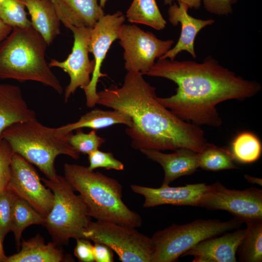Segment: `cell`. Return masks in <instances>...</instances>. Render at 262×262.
Returning <instances> with one entry per match:
<instances>
[{
    "mask_svg": "<svg viewBox=\"0 0 262 262\" xmlns=\"http://www.w3.org/2000/svg\"><path fill=\"white\" fill-rule=\"evenodd\" d=\"M146 75L176 83V94L157 97L158 101L180 119L198 126H220L218 104L230 99L245 100L262 89L259 82L237 75L211 56L202 63L158 59Z\"/></svg>",
    "mask_w": 262,
    "mask_h": 262,
    "instance_id": "6da1fadb",
    "label": "cell"
},
{
    "mask_svg": "<svg viewBox=\"0 0 262 262\" xmlns=\"http://www.w3.org/2000/svg\"><path fill=\"white\" fill-rule=\"evenodd\" d=\"M143 76L127 72L121 86L112 85L97 92V104L131 117L132 125L125 132L135 149L174 150L184 147L201 152L207 143L203 131L180 119L160 103L156 88Z\"/></svg>",
    "mask_w": 262,
    "mask_h": 262,
    "instance_id": "7a4b0ae2",
    "label": "cell"
},
{
    "mask_svg": "<svg viewBox=\"0 0 262 262\" xmlns=\"http://www.w3.org/2000/svg\"><path fill=\"white\" fill-rule=\"evenodd\" d=\"M64 173L82 199L89 217L134 228L141 226V216L122 200V186L116 180L77 164L66 163Z\"/></svg>",
    "mask_w": 262,
    "mask_h": 262,
    "instance_id": "3957f363",
    "label": "cell"
},
{
    "mask_svg": "<svg viewBox=\"0 0 262 262\" xmlns=\"http://www.w3.org/2000/svg\"><path fill=\"white\" fill-rule=\"evenodd\" d=\"M47 46L32 26L13 28L0 46V79L39 82L62 94L63 87L46 60Z\"/></svg>",
    "mask_w": 262,
    "mask_h": 262,
    "instance_id": "277c9868",
    "label": "cell"
},
{
    "mask_svg": "<svg viewBox=\"0 0 262 262\" xmlns=\"http://www.w3.org/2000/svg\"><path fill=\"white\" fill-rule=\"evenodd\" d=\"M70 133L63 135L57 128L44 126L35 119L13 124L3 131L1 139L8 142L14 153L36 165L48 179L54 180L58 175L54 166L58 156L66 155L75 160L80 157V153L69 142Z\"/></svg>",
    "mask_w": 262,
    "mask_h": 262,
    "instance_id": "5b68a950",
    "label": "cell"
},
{
    "mask_svg": "<svg viewBox=\"0 0 262 262\" xmlns=\"http://www.w3.org/2000/svg\"><path fill=\"white\" fill-rule=\"evenodd\" d=\"M54 195L52 207L45 217L44 226L56 245H66L71 238H82L90 221L87 208L80 195L64 176L51 180L41 178Z\"/></svg>",
    "mask_w": 262,
    "mask_h": 262,
    "instance_id": "8992f818",
    "label": "cell"
},
{
    "mask_svg": "<svg viewBox=\"0 0 262 262\" xmlns=\"http://www.w3.org/2000/svg\"><path fill=\"white\" fill-rule=\"evenodd\" d=\"M243 222L234 218L227 221L197 219L183 225L173 224L154 233V250L151 262H174L206 239L240 228Z\"/></svg>",
    "mask_w": 262,
    "mask_h": 262,
    "instance_id": "52a82bcc",
    "label": "cell"
},
{
    "mask_svg": "<svg viewBox=\"0 0 262 262\" xmlns=\"http://www.w3.org/2000/svg\"><path fill=\"white\" fill-rule=\"evenodd\" d=\"M135 228L113 222L90 220L82 238L106 245L122 262H151L154 250L152 239Z\"/></svg>",
    "mask_w": 262,
    "mask_h": 262,
    "instance_id": "ba28073f",
    "label": "cell"
},
{
    "mask_svg": "<svg viewBox=\"0 0 262 262\" xmlns=\"http://www.w3.org/2000/svg\"><path fill=\"white\" fill-rule=\"evenodd\" d=\"M118 39L124 49V67L129 71L146 74L153 66L157 59L166 53L174 40H163L152 33L145 32L135 25L123 24Z\"/></svg>",
    "mask_w": 262,
    "mask_h": 262,
    "instance_id": "9c48e42d",
    "label": "cell"
},
{
    "mask_svg": "<svg viewBox=\"0 0 262 262\" xmlns=\"http://www.w3.org/2000/svg\"><path fill=\"white\" fill-rule=\"evenodd\" d=\"M199 207L226 211L245 223L262 220V190L254 187L229 189L217 181L209 185Z\"/></svg>",
    "mask_w": 262,
    "mask_h": 262,
    "instance_id": "30bf717a",
    "label": "cell"
},
{
    "mask_svg": "<svg viewBox=\"0 0 262 262\" xmlns=\"http://www.w3.org/2000/svg\"><path fill=\"white\" fill-rule=\"evenodd\" d=\"M11 167V176L7 189L25 200L46 217L53 204L52 191L41 182L32 164L19 154L13 153Z\"/></svg>",
    "mask_w": 262,
    "mask_h": 262,
    "instance_id": "8fae6325",
    "label": "cell"
},
{
    "mask_svg": "<svg viewBox=\"0 0 262 262\" xmlns=\"http://www.w3.org/2000/svg\"><path fill=\"white\" fill-rule=\"evenodd\" d=\"M126 18L125 15L119 11L112 14H105L92 28L89 51L94 56L95 67L89 84L83 89L86 106L89 108H93L97 104V84L99 78L105 76L101 72L102 64L111 46L118 39L119 30Z\"/></svg>",
    "mask_w": 262,
    "mask_h": 262,
    "instance_id": "7c38bea8",
    "label": "cell"
},
{
    "mask_svg": "<svg viewBox=\"0 0 262 262\" xmlns=\"http://www.w3.org/2000/svg\"><path fill=\"white\" fill-rule=\"evenodd\" d=\"M92 28H74V42L71 53L63 61L51 59L49 66L62 69L70 77V82L65 90V101L67 102L71 95L80 87L84 89L89 84L94 67V60L89 58V43Z\"/></svg>",
    "mask_w": 262,
    "mask_h": 262,
    "instance_id": "4fadbf2b",
    "label": "cell"
},
{
    "mask_svg": "<svg viewBox=\"0 0 262 262\" xmlns=\"http://www.w3.org/2000/svg\"><path fill=\"white\" fill-rule=\"evenodd\" d=\"M130 187L134 193L144 196V208L165 204L199 207L209 185L199 183L172 187L162 184L159 188H152L132 184Z\"/></svg>",
    "mask_w": 262,
    "mask_h": 262,
    "instance_id": "5bb4252c",
    "label": "cell"
},
{
    "mask_svg": "<svg viewBox=\"0 0 262 262\" xmlns=\"http://www.w3.org/2000/svg\"><path fill=\"white\" fill-rule=\"evenodd\" d=\"M246 232V229H239L206 239L182 256H192L193 262H236L237 250Z\"/></svg>",
    "mask_w": 262,
    "mask_h": 262,
    "instance_id": "9a60e30c",
    "label": "cell"
},
{
    "mask_svg": "<svg viewBox=\"0 0 262 262\" xmlns=\"http://www.w3.org/2000/svg\"><path fill=\"white\" fill-rule=\"evenodd\" d=\"M189 8L179 2L170 5L168 9V20L173 26L180 24L181 32L175 46L158 59H167L173 61L182 51H186L193 58L196 57L195 50V41L198 33L204 28L212 25L215 21L212 19L196 18L188 13Z\"/></svg>",
    "mask_w": 262,
    "mask_h": 262,
    "instance_id": "2e32d148",
    "label": "cell"
},
{
    "mask_svg": "<svg viewBox=\"0 0 262 262\" xmlns=\"http://www.w3.org/2000/svg\"><path fill=\"white\" fill-rule=\"evenodd\" d=\"M140 151L162 166L164 172L163 184L169 185L180 177L193 174L199 168L198 152L187 148H179L171 153L151 149Z\"/></svg>",
    "mask_w": 262,
    "mask_h": 262,
    "instance_id": "e0dca14e",
    "label": "cell"
},
{
    "mask_svg": "<svg viewBox=\"0 0 262 262\" xmlns=\"http://www.w3.org/2000/svg\"><path fill=\"white\" fill-rule=\"evenodd\" d=\"M99 0H52L56 14L66 27L92 28L105 15Z\"/></svg>",
    "mask_w": 262,
    "mask_h": 262,
    "instance_id": "ac0fdd59",
    "label": "cell"
},
{
    "mask_svg": "<svg viewBox=\"0 0 262 262\" xmlns=\"http://www.w3.org/2000/svg\"><path fill=\"white\" fill-rule=\"evenodd\" d=\"M36 119L19 86L0 83V140L3 131L16 123Z\"/></svg>",
    "mask_w": 262,
    "mask_h": 262,
    "instance_id": "d6986e66",
    "label": "cell"
},
{
    "mask_svg": "<svg viewBox=\"0 0 262 262\" xmlns=\"http://www.w3.org/2000/svg\"><path fill=\"white\" fill-rule=\"evenodd\" d=\"M32 26L50 45L60 34L61 21L52 0H24Z\"/></svg>",
    "mask_w": 262,
    "mask_h": 262,
    "instance_id": "ffe728a7",
    "label": "cell"
},
{
    "mask_svg": "<svg viewBox=\"0 0 262 262\" xmlns=\"http://www.w3.org/2000/svg\"><path fill=\"white\" fill-rule=\"evenodd\" d=\"M53 242L45 243L39 234L21 242L17 253L7 256L5 262H61L65 261L63 250Z\"/></svg>",
    "mask_w": 262,
    "mask_h": 262,
    "instance_id": "44dd1931",
    "label": "cell"
},
{
    "mask_svg": "<svg viewBox=\"0 0 262 262\" xmlns=\"http://www.w3.org/2000/svg\"><path fill=\"white\" fill-rule=\"evenodd\" d=\"M132 123L131 117L120 111L95 108L82 115L76 122L67 124L57 129L60 133L67 135L74 130L83 128L95 130L109 127L115 124H124L131 127Z\"/></svg>",
    "mask_w": 262,
    "mask_h": 262,
    "instance_id": "7402d4cb",
    "label": "cell"
},
{
    "mask_svg": "<svg viewBox=\"0 0 262 262\" xmlns=\"http://www.w3.org/2000/svg\"><path fill=\"white\" fill-rule=\"evenodd\" d=\"M125 16L131 23L144 24L156 30L164 29L166 25L156 0H133Z\"/></svg>",
    "mask_w": 262,
    "mask_h": 262,
    "instance_id": "603a6c76",
    "label": "cell"
},
{
    "mask_svg": "<svg viewBox=\"0 0 262 262\" xmlns=\"http://www.w3.org/2000/svg\"><path fill=\"white\" fill-rule=\"evenodd\" d=\"M45 217L23 199L16 196L12 210V230L16 247L20 246L22 234L29 226L43 225Z\"/></svg>",
    "mask_w": 262,
    "mask_h": 262,
    "instance_id": "cb8c5ba5",
    "label": "cell"
},
{
    "mask_svg": "<svg viewBox=\"0 0 262 262\" xmlns=\"http://www.w3.org/2000/svg\"><path fill=\"white\" fill-rule=\"evenodd\" d=\"M246 232L236 254L243 262H262V220L246 223Z\"/></svg>",
    "mask_w": 262,
    "mask_h": 262,
    "instance_id": "d4e9b609",
    "label": "cell"
},
{
    "mask_svg": "<svg viewBox=\"0 0 262 262\" xmlns=\"http://www.w3.org/2000/svg\"><path fill=\"white\" fill-rule=\"evenodd\" d=\"M230 151L234 161L241 164H250L260 158L262 143L256 134L245 131L238 134L232 140Z\"/></svg>",
    "mask_w": 262,
    "mask_h": 262,
    "instance_id": "484cf974",
    "label": "cell"
},
{
    "mask_svg": "<svg viewBox=\"0 0 262 262\" xmlns=\"http://www.w3.org/2000/svg\"><path fill=\"white\" fill-rule=\"evenodd\" d=\"M199 168L212 171L239 168L234 164L230 149L207 143L204 149L198 152Z\"/></svg>",
    "mask_w": 262,
    "mask_h": 262,
    "instance_id": "4316f807",
    "label": "cell"
},
{
    "mask_svg": "<svg viewBox=\"0 0 262 262\" xmlns=\"http://www.w3.org/2000/svg\"><path fill=\"white\" fill-rule=\"evenodd\" d=\"M26 8L24 0H5L0 4V19L12 28L30 27Z\"/></svg>",
    "mask_w": 262,
    "mask_h": 262,
    "instance_id": "83f0119b",
    "label": "cell"
},
{
    "mask_svg": "<svg viewBox=\"0 0 262 262\" xmlns=\"http://www.w3.org/2000/svg\"><path fill=\"white\" fill-rule=\"evenodd\" d=\"M76 131L75 134H70L68 141L70 144L80 153L88 155L98 149L105 142L104 138L98 135L95 130H92L88 133L83 132L82 129Z\"/></svg>",
    "mask_w": 262,
    "mask_h": 262,
    "instance_id": "f1b7e54d",
    "label": "cell"
},
{
    "mask_svg": "<svg viewBox=\"0 0 262 262\" xmlns=\"http://www.w3.org/2000/svg\"><path fill=\"white\" fill-rule=\"evenodd\" d=\"M15 196L8 189L0 195V240L2 243L12 230V210Z\"/></svg>",
    "mask_w": 262,
    "mask_h": 262,
    "instance_id": "f546056e",
    "label": "cell"
},
{
    "mask_svg": "<svg viewBox=\"0 0 262 262\" xmlns=\"http://www.w3.org/2000/svg\"><path fill=\"white\" fill-rule=\"evenodd\" d=\"M8 142L0 140V195L5 191L11 176V160L14 153Z\"/></svg>",
    "mask_w": 262,
    "mask_h": 262,
    "instance_id": "4dcf8cb0",
    "label": "cell"
},
{
    "mask_svg": "<svg viewBox=\"0 0 262 262\" xmlns=\"http://www.w3.org/2000/svg\"><path fill=\"white\" fill-rule=\"evenodd\" d=\"M90 170H94L98 168H104L107 170L114 169L122 171L124 169V164L115 159L111 152H104L98 149L88 154Z\"/></svg>",
    "mask_w": 262,
    "mask_h": 262,
    "instance_id": "1f68e13d",
    "label": "cell"
},
{
    "mask_svg": "<svg viewBox=\"0 0 262 262\" xmlns=\"http://www.w3.org/2000/svg\"><path fill=\"white\" fill-rule=\"evenodd\" d=\"M209 12L218 16H227L232 13V5L237 0H201Z\"/></svg>",
    "mask_w": 262,
    "mask_h": 262,
    "instance_id": "d6a6232c",
    "label": "cell"
},
{
    "mask_svg": "<svg viewBox=\"0 0 262 262\" xmlns=\"http://www.w3.org/2000/svg\"><path fill=\"white\" fill-rule=\"evenodd\" d=\"M76 240L74 249V255L82 262H94L95 259L93 253V245L89 240L79 238Z\"/></svg>",
    "mask_w": 262,
    "mask_h": 262,
    "instance_id": "836d02e7",
    "label": "cell"
},
{
    "mask_svg": "<svg viewBox=\"0 0 262 262\" xmlns=\"http://www.w3.org/2000/svg\"><path fill=\"white\" fill-rule=\"evenodd\" d=\"M93 253L95 261L96 262H114L113 251L103 244L94 243Z\"/></svg>",
    "mask_w": 262,
    "mask_h": 262,
    "instance_id": "e575fe53",
    "label": "cell"
},
{
    "mask_svg": "<svg viewBox=\"0 0 262 262\" xmlns=\"http://www.w3.org/2000/svg\"><path fill=\"white\" fill-rule=\"evenodd\" d=\"M13 28L0 19V46L11 32Z\"/></svg>",
    "mask_w": 262,
    "mask_h": 262,
    "instance_id": "d590c367",
    "label": "cell"
},
{
    "mask_svg": "<svg viewBox=\"0 0 262 262\" xmlns=\"http://www.w3.org/2000/svg\"><path fill=\"white\" fill-rule=\"evenodd\" d=\"M179 2L185 4L189 8L198 9L201 3V0H177Z\"/></svg>",
    "mask_w": 262,
    "mask_h": 262,
    "instance_id": "8d00e7d4",
    "label": "cell"
},
{
    "mask_svg": "<svg viewBox=\"0 0 262 262\" xmlns=\"http://www.w3.org/2000/svg\"><path fill=\"white\" fill-rule=\"evenodd\" d=\"M244 177L249 183L256 184L261 186L262 185V179L251 177L247 174L245 175Z\"/></svg>",
    "mask_w": 262,
    "mask_h": 262,
    "instance_id": "74e56055",
    "label": "cell"
},
{
    "mask_svg": "<svg viewBox=\"0 0 262 262\" xmlns=\"http://www.w3.org/2000/svg\"><path fill=\"white\" fill-rule=\"evenodd\" d=\"M6 257L3 250V243L0 240V262H5Z\"/></svg>",
    "mask_w": 262,
    "mask_h": 262,
    "instance_id": "f35d334b",
    "label": "cell"
},
{
    "mask_svg": "<svg viewBox=\"0 0 262 262\" xmlns=\"http://www.w3.org/2000/svg\"><path fill=\"white\" fill-rule=\"evenodd\" d=\"M99 5L104 9L107 0H99Z\"/></svg>",
    "mask_w": 262,
    "mask_h": 262,
    "instance_id": "ab89813d",
    "label": "cell"
},
{
    "mask_svg": "<svg viewBox=\"0 0 262 262\" xmlns=\"http://www.w3.org/2000/svg\"><path fill=\"white\" fill-rule=\"evenodd\" d=\"M175 0H164L165 4L171 5Z\"/></svg>",
    "mask_w": 262,
    "mask_h": 262,
    "instance_id": "60d3db41",
    "label": "cell"
},
{
    "mask_svg": "<svg viewBox=\"0 0 262 262\" xmlns=\"http://www.w3.org/2000/svg\"><path fill=\"white\" fill-rule=\"evenodd\" d=\"M5 0H0V4H1V3H2L4 1H5Z\"/></svg>",
    "mask_w": 262,
    "mask_h": 262,
    "instance_id": "b9f144b4",
    "label": "cell"
}]
</instances>
